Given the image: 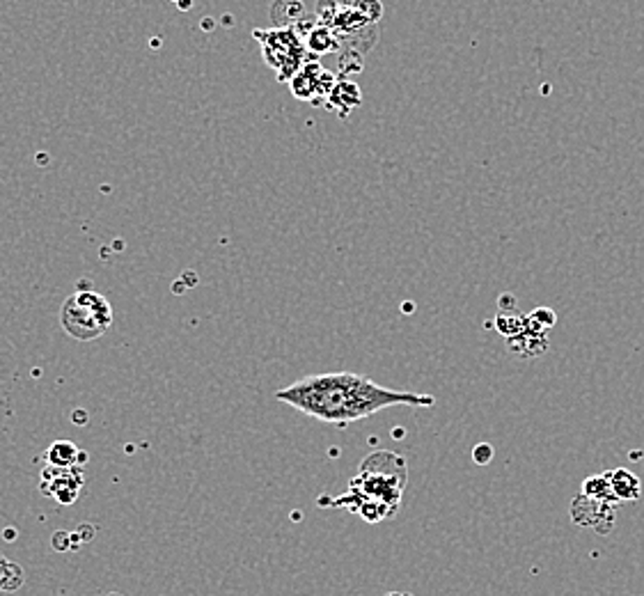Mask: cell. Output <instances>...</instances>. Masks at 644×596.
<instances>
[{
    "label": "cell",
    "mask_w": 644,
    "mask_h": 596,
    "mask_svg": "<svg viewBox=\"0 0 644 596\" xmlns=\"http://www.w3.org/2000/svg\"><path fill=\"white\" fill-rule=\"evenodd\" d=\"M275 399L321 422L344 427L358 422L390 406L429 408L436 404L431 394L390 390L353 372L312 374L275 392Z\"/></svg>",
    "instance_id": "obj_1"
},
{
    "label": "cell",
    "mask_w": 644,
    "mask_h": 596,
    "mask_svg": "<svg viewBox=\"0 0 644 596\" xmlns=\"http://www.w3.org/2000/svg\"><path fill=\"white\" fill-rule=\"evenodd\" d=\"M408 481L406 459L393 452H372L360 463V472L351 479L349 495L339 498L342 503H353L351 510L367 519L369 523H381L395 516Z\"/></svg>",
    "instance_id": "obj_2"
},
{
    "label": "cell",
    "mask_w": 644,
    "mask_h": 596,
    "mask_svg": "<svg viewBox=\"0 0 644 596\" xmlns=\"http://www.w3.org/2000/svg\"><path fill=\"white\" fill-rule=\"evenodd\" d=\"M60 323L69 337L78 342H90L101 337L112 323V308L101 296L90 289H81L69 296L63 310H60Z\"/></svg>",
    "instance_id": "obj_3"
},
{
    "label": "cell",
    "mask_w": 644,
    "mask_h": 596,
    "mask_svg": "<svg viewBox=\"0 0 644 596\" xmlns=\"http://www.w3.org/2000/svg\"><path fill=\"white\" fill-rule=\"evenodd\" d=\"M255 37L262 41L266 63L275 69L280 81H291L310 60H315V56L310 53L308 46L291 28L255 32Z\"/></svg>",
    "instance_id": "obj_4"
},
{
    "label": "cell",
    "mask_w": 644,
    "mask_h": 596,
    "mask_svg": "<svg viewBox=\"0 0 644 596\" xmlns=\"http://www.w3.org/2000/svg\"><path fill=\"white\" fill-rule=\"evenodd\" d=\"M615 510L617 507L603 500H594L585 493L573 498L571 503V521L580 528L596 530L598 534H607L615 528Z\"/></svg>",
    "instance_id": "obj_5"
},
{
    "label": "cell",
    "mask_w": 644,
    "mask_h": 596,
    "mask_svg": "<svg viewBox=\"0 0 644 596\" xmlns=\"http://www.w3.org/2000/svg\"><path fill=\"white\" fill-rule=\"evenodd\" d=\"M335 83H337V78L333 74L326 72L317 60H310V63L291 78V92L298 96V99H305V101H315L319 96L328 99V94L335 87Z\"/></svg>",
    "instance_id": "obj_6"
},
{
    "label": "cell",
    "mask_w": 644,
    "mask_h": 596,
    "mask_svg": "<svg viewBox=\"0 0 644 596\" xmlns=\"http://www.w3.org/2000/svg\"><path fill=\"white\" fill-rule=\"evenodd\" d=\"M507 344L511 354H518L523 358H537L548 349V330L539 328L534 321L527 319L525 330L518 332L516 337L507 339Z\"/></svg>",
    "instance_id": "obj_7"
},
{
    "label": "cell",
    "mask_w": 644,
    "mask_h": 596,
    "mask_svg": "<svg viewBox=\"0 0 644 596\" xmlns=\"http://www.w3.org/2000/svg\"><path fill=\"white\" fill-rule=\"evenodd\" d=\"M607 481H610V488L617 498V503H635L640 500L642 495V481L635 472L626 470V468H612L605 472Z\"/></svg>",
    "instance_id": "obj_8"
},
{
    "label": "cell",
    "mask_w": 644,
    "mask_h": 596,
    "mask_svg": "<svg viewBox=\"0 0 644 596\" xmlns=\"http://www.w3.org/2000/svg\"><path fill=\"white\" fill-rule=\"evenodd\" d=\"M362 101V92L360 87L351 83V81H337L335 87L328 94V108L339 112V117H349V112L353 108H358Z\"/></svg>",
    "instance_id": "obj_9"
},
{
    "label": "cell",
    "mask_w": 644,
    "mask_h": 596,
    "mask_svg": "<svg viewBox=\"0 0 644 596\" xmlns=\"http://www.w3.org/2000/svg\"><path fill=\"white\" fill-rule=\"evenodd\" d=\"M305 46H308L310 53L317 58V56H324V53H330V51H335L339 46V37H337V32L333 28H328V25L321 23L308 34Z\"/></svg>",
    "instance_id": "obj_10"
},
{
    "label": "cell",
    "mask_w": 644,
    "mask_h": 596,
    "mask_svg": "<svg viewBox=\"0 0 644 596\" xmlns=\"http://www.w3.org/2000/svg\"><path fill=\"white\" fill-rule=\"evenodd\" d=\"M76 459H78V447L69 441H58L51 445L46 452L48 466H55V468H74Z\"/></svg>",
    "instance_id": "obj_11"
},
{
    "label": "cell",
    "mask_w": 644,
    "mask_h": 596,
    "mask_svg": "<svg viewBox=\"0 0 644 596\" xmlns=\"http://www.w3.org/2000/svg\"><path fill=\"white\" fill-rule=\"evenodd\" d=\"M580 493L594 498V500H603V503H610L615 507H619V503H617V498H615L612 488H610V481H607V477H605V472L587 477L585 481H582Z\"/></svg>",
    "instance_id": "obj_12"
},
{
    "label": "cell",
    "mask_w": 644,
    "mask_h": 596,
    "mask_svg": "<svg viewBox=\"0 0 644 596\" xmlns=\"http://www.w3.org/2000/svg\"><path fill=\"white\" fill-rule=\"evenodd\" d=\"M493 321H495V328H498L500 335L504 339H511V337H516L518 332L525 330L527 314H525V317H520V314H516V312H502L500 310V314Z\"/></svg>",
    "instance_id": "obj_13"
},
{
    "label": "cell",
    "mask_w": 644,
    "mask_h": 596,
    "mask_svg": "<svg viewBox=\"0 0 644 596\" xmlns=\"http://www.w3.org/2000/svg\"><path fill=\"white\" fill-rule=\"evenodd\" d=\"M527 319L534 321L539 328L551 330L555 326V321H557V314L551 308H537V310H532V312L527 314Z\"/></svg>",
    "instance_id": "obj_14"
},
{
    "label": "cell",
    "mask_w": 644,
    "mask_h": 596,
    "mask_svg": "<svg viewBox=\"0 0 644 596\" xmlns=\"http://www.w3.org/2000/svg\"><path fill=\"white\" fill-rule=\"evenodd\" d=\"M355 7L367 16L372 23H376L381 16H383V5L381 0H355Z\"/></svg>",
    "instance_id": "obj_15"
},
{
    "label": "cell",
    "mask_w": 644,
    "mask_h": 596,
    "mask_svg": "<svg viewBox=\"0 0 644 596\" xmlns=\"http://www.w3.org/2000/svg\"><path fill=\"white\" fill-rule=\"evenodd\" d=\"M473 459H475V463H480V466H484V463H491V459H493V445H489V443L475 445Z\"/></svg>",
    "instance_id": "obj_16"
},
{
    "label": "cell",
    "mask_w": 644,
    "mask_h": 596,
    "mask_svg": "<svg viewBox=\"0 0 644 596\" xmlns=\"http://www.w3.org/2000/svg\"><path fill=\"white\" fill-rule=\"evenodd\" d=\"M67 539H72L67 532H58V534H53V548H58V550H67V548H69L67 543H65Z\"/></svg>",
    "instance_id": "obj_17"
},
{
    "label": "cell",
    "mask_w": 644,
    "mask_h": 596,
    "mask_svg": "<svg viewBox=\"0 0 644 596\" xmlns=\"http://www.w3.org/2000/svg\"><path fill=\"white\" fill-rule=\"evenodd\" d=\"M72 420H74V422H78V425H85V422H88V415H85L83 408H78L76 413L72 415Z\"/></svg>",
    "instance_id": "obj_18"
}]
</instances>
